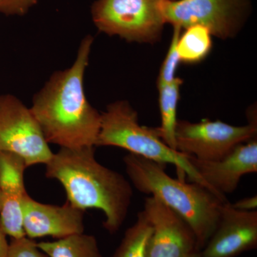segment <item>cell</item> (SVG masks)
<instances>
[{"instance_id": "obj_24", "label": "cell", "mask_w": 257, "mask_h": 257, "mask_svg": "<svg viewBox=\"0 0 257 257\" xmlns=\"http://www.w3.org/2000/svg\"><path fill=\"white\" fill-rule=\"evenodd\" d=\"M186 257H200V251H195V252L191 253Z\"/></svg>"}, {"instance_id": "obj_13", "label": "cell", "mask_w": 257, "mask_h": 257, "mask_svg": "<svg viewBox=\"0 0 257 257\" xmlns=\"http://www.w3.org/2000/svg\"><path fill=\"white\" fill-rule=\"evenodd\" d=\"M183 80L177 77L173 82L157 87L161 125L152 128L157 136L173 150H177L175 130L177 121V106L180 99V87Z\"/></svg>"}, {"instance_id": "obj_5", "label": "cell", "mask_w": 257, "mask_h": 257, "mask_svg": "<svg viewBox=\"0 0 257 257\" xmlns=\"http://www.w3.org/2000/svg\"><path fill=\"white\" fill-rule=\"evenodd\" d=\"M162 0H96L91 8L93 23L109 36L127 42L155 43L166 24Z\"/></svg>"}, {"instance_id": "obj_17", "label": "cell", "mask_w": 257, "mask_h": 257, "mask_svg": "<svg viewBox=\"0 0 257 257\" xmlns=\"http://www.w3.org/2000/svg\"><path fill=\"white\" fill-rule=\"evenodd\" d=\"M28 192H0V226L6 236L12 239L25 237L23 202Z\"/></svg>"}, {"instance_id": "obj_20", "label": "cell", "mask_w": 257, "mask_h": 257, "mask_svg": "<svg viewBox=\"0 0 257 257\" xmlns=\"http://www.w3.org/2000/svg\"><path fill=\"white\" fill-rule=\"evenodd\" d=\"M7 257H49L37 246L34 239L25 236L12 239Z\"/></svg>"}, {"instance_id": "obj_14", "label": "cell", "mask_w": 257, "mask_h": 257, "mask_svg": "<svg viewBox=\"0 0 257 257\" xmlns=\"http://www.w3.org/2000/svg\"><path fill=\"white\" fill-rule=\"evenodd\" d=\"M37 246L49 257H103L94 235L78 233Z\"/></svg>"}, {"instance_id": "obj_11", "label": "cell", "mask_w": 257, "mask_h": 257, "mask_svg": "<svg viewBox=\"0 0 257 257\" xmlns=\"http://www.w3.org/2000/svg\"><path fill=\"white\" fill-rule=\"evenodd\" d=\"M257 246V211L234 209L229 202L221 207L220 219L200 257H236Z\"/></svg>"}, {"instance_id": "obj_4", "label": "cell", "mask_w": 257, "mask_h": 257, "mask_svg": "<svg viewBox=\"0 0 257 257\" xmlns=\"http://www.w3.org/2000/svg\"><path fill=\"white\" fill-rule=\"evenodd\" d=\"M95 147H119L160 165L172 164L177 168L179 179L185 180L187 177L191 182L201 184L210 190L194 170L188 155L166 145L153 128L139 124L138 112L127 101L111 103L101 113Z\"/></svg>"}, {"instance_id": "obj_3", "label": "cell", "mask_w": 257, "mask_h": 257, "mask_svg": "<svg viewBox=\"0 0 257 257\" xmlns=\"http://www.w3.org/2000/svg\"><path fill=\"white\" fill-rule=\"evenodd\" d=\"M130 183L178 213L192 228L199 251L214 232L225 202L201 184L172 178L166 166L128 153L123 158Z\"/></svg>"}, {"instance_id": "obj_16", "label": "cell", "mask_w": 257, "mask_h": 257, "mask_svg": "<svg viewBox=\"0 0 257 257\" xmlns=\"http://www.w3.org/2000/svg\"><path fill=\"white\" fill-rule=\"evenodd\" d=\"M152 225L144 211L138 214L136 222L125 231L124 237L111 257H149L148 246Z\"/></svg>"}, {"instance_id": "obj_23", "label": "cell", "mask_w": 257, "mask_h": 257, "mask_svg": "<svg viewBox=\"0 0 257 257\" xmlns=\"http://www.w3.org/2000/svg\"><path fill=\"white\" fill-rule=\"evenodd\" d=\"M6 236L0 226V257H7L8 255L9 243L7 240Z\"/></svg>"}, {"instance_id": "obj_21", "label": "cell", "mask_w": 257, "mask_h": 257, "mask_svg": "<svg viewBox=\"0 0 257 257\" xmlns=\"http://www.w3.org/2000/svg\"><path fill=\"white\" fill-rule=\"evenodd\" d=\"M39 0H0V13L6 16H24Z\"/></svg>"}, {"instance_id": "obj_22", "label": "cell", "mask_w": 257, "mask_h": 257, "mask_svg": "<svg viewBox=\"0 0 257 257\" xmlns=\"http://www.w3.org/2000/svg\"><path fill=\"white\" fill-rule=\"evenodd\" d=\"M234 209L241 211H254L257 208V197L256 195L252 197L243 198L231 204Z\"/></svg>"}, {"instance_id": "obj_8", "label": "cell", "mask_w": 257, "mask_h": 257, "mask_svg": "<svg viewBox=\"0 0 257 257\" xmlns=\"http://www.w3.org/2000/svg\"><path fill=\"white\" fill-rule=\"evenodd\" d=\"M256 124L234 126L216 120L193 123L178 120L175 130L177 151L206 161L220 160L234 147L256 138Z\"/></svg>"}, {"instance_id": "obj_6", "label": "cell", "mask_w": 257, "mask_h": 257, "mask_svg": "<svg viewBox=\"0 0 257 257\" xmlns=\"http://www.w3.org/2000/svg\"><path fill=\"white\" fill-rule=\"evenodd\" d=\"M166 24L181 30L201 25L221 40L234 37L251 13L250 0H162Z\"/></svg>"}, {"instance_id": "obj_15", "label": "cell", "mask_w": 257, "mask_h": 257, "mask_svg": "<svg viewBox=\"0 0 257 257\" xmlns=\"http://www.w3.org/2000/svg\"><path fill=\"white\" fill-rule=\"evenodd\" d=\"M211 47L210 32L201 25H193L186 28L185 31L179 35L177 42L181 62L187 64L202 62L209 55Z\"/></svg>"}, {"instance_id": "obj_1", "label": "cell", "mask_w": 257, "mask_h": 257, "mask_svg": "<svg viewBox=\"0 0 257 257\" xmlns=\"http://www.w3.org/2000/svg\"><path fill=\"white\" fill-rule=\"evenodd\" d=\"M93 42L92 35L84 37L73 64L54 72L32 99L30 109L45 140L60 148L96 145L101 113L88 101L84 87Z\"/></svg>"}, {"instance_id": "obj_9", "label": "cell", "mask_w": 257, "mask_h": 257, "mask_svg": "<svg viewBox=\"0 0 257 257\" xmlns=\"http://www.w3.org/2000/svg\"><path fill=\"white\" fill-rule=\"evenodd\" d=\"M143 211L152 227L149 257H186L199 251L194 231L178 213L151 196Z\"/></svg>"}, {"instance_id": "obj_2", "label": "cell", "mask_w": 257, "mask_h": 257, "mask_svg": "<svg viewBox=\"0 0 257 257\" xmlns=\"http://www.w3.org/2000/svg\"><path fill=\"white\" fill-rule=\"evenodd\" d=\"M45 165V176L62 184L67 202L84 211L99 209L104 229L111 234L119 231L131 205L133 185L96 160L95 147L60 148Z\"/></svg>"}, {"instance_id": "obj_7", "label": "cell", "mask_w": 257, "mask_h": 257, "mask_svg": "<svg viewBox=\"0 0 257 257\" xmlns=\"http://www.w3.org/2000/svg\"><path fill=\"white\" fill-rule=\"evenodd\" d=\"M0 152L20 155L28 167L53 155L31 109L13 94H0Z\"/></svg>"}, {"instance_id": "obj_19", "label": "cell", "mask_w": 257, "mask_h": 257, "mask_svg": "<svg viewBox=\"0 0 257 257\" xmlns=\"http://www.w3.org/2000/svg\"><path fill=\"white\" fill-rule=\"evenodd\" d=\"M181 31L182 30L180 28H174L170 48L161 67L160 74L157 79V87L170 84L177 78L176 72L181 62L178 51H177V42H178Z\"/></svg>"}, {"instance_id": "obj_12", "label": "cell", "mask_w": 257, "mask_h": 257, "mask_svg": "<svg viewBox=\"0 0 257 257\" xmlns=\"http://www.w3.org/2000/svg\"><path fill=\"white\" fill-rule=\"evenodd\" d=\"M23 209L24 231L30 239L51 236L57 239L84 232V211L69 202L61 206L45 204L27 194Z\"/></svg>"}, {"instance_id": "obj_10", "label": "cell", "mask_w": 257, "mask_h": 257, "mask_svg": "<svg viewBox=\"0 0 257 257\" xmlns=\"http://www.w3.org/2000/svg\"><path fill=\"white\" fill-rule=\"evenodd\" d=\"M194 170L208 188L224 202L234 192L243 175L257 172V140L253 138L234 147L220 160L206 161L188 155Z\"/></svg>"}, {"instance_id": "obj_18", "label": "cell", "mask_w": 257, "mask_h": 257, "mask_svg": "<svg viewBox=\"0 0 257 257\" xmlns=\"http://www.w3.org/2000/svg\"><path fill=\"white\" fill-rule=\"evenodd\" d=\"M28 166L23 157L9 152H0V192L26 193L25 170Z\"/></svg>"}]
</instances>
